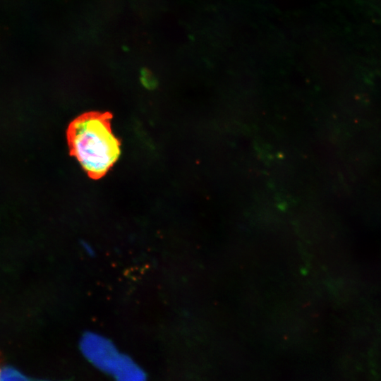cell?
I'll return each instance as SVG.
<instances>
[{
    "instance_id": "1",
    "label": "cell",
    "mask_w": 381,
    "mask_h": 381,
    "mask_svg": "<svg viewBox=\"0 0 381 381\" xmlns=\"http://www.w3.org/2000/svg\"><path fill=\"white\" fill-rule=\"evenodd\" d=\"M109 112L89 111L76 118L68 131L71 155L90 178L102 179L118 160L121 143L114 135Z\"/></svg>"
},
{
    "instance_id": "2",
    "label": "cell",
    "mask_w": 381,
    "mask_h": 381,
    "mask_svg": "<svg viewBox=\"0 0 381 381\" xmlns=\"http://www.w3.org/2000/svg\"><path fill=\"white\" fill-rule=\"evenodd\" d=\"M83 248L85 251L90 255H94V250L90 247V245L86 242L82 243Z\"/></svg>"
}]
</instances>
